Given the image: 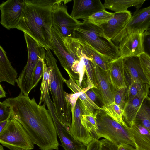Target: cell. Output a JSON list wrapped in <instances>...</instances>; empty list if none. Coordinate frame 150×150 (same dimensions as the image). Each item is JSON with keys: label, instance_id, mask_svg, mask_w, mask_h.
Masks as SVG:
<instances>
[{"label": "cell", "instance_id": "cell-1", "mask_svg": "<svg viewBox=\"0 0 150 150\" xmlns=\"http://www.w3.org/2000/svg\"><path fill=\"white\" fill-rule=\"evenodd\" d=\"M3 102L9 108L11 119L21 124L34 144L41 150H58L56 129L45 103L39 105L34 98L30 99L21 92L17 96Z\"/></svg>", "mask_w": 150, "mask_h": 150}, {"label": "cell", "instance_id": "cell-2", "mask_svg": "<svg viewBox=\"0 0 150 150\" xmlns=\"http://www.w3.org/2000/svg\"><path fill=\"white\" fill-rule=\"evenodd\" d=\"M58 0H25L16 29L28 35L45 49L51 50L52 11Z\"/></svg>", "mask_w": 150, "mask_h": 150}, {"label": "cell", "instance_id": "cell-3", "mask_svg": "<svg viewBox=\"0 0 150 150\" xmlns=\"http://www.w3.org/2000/svg\"><path fill=\"white\" fill-rule=\"evenodd\" d=\"M45 60L50 73V90L54 107L61 123L69 129L72 123L71 107L64 89V79L50 50L45 49Z\"/></svg>", "mask_w": 150, "mask_h": 150}, {"label": "cell", "instance_id": "cell-4", "mask_svg": "<svg viewBox=\"0 0 150 150\" xmlns=\"http://www.w3.org/2000/svg\"><path fill=\"white\" fill-rule=\"evenodd\" d=\"M83 20L75 29L74 38L88 44L109 62L120 57L118 47L106 37L101 28L87 19Z\"/></svg>", "mask_w": 150, "mask_h": 150}, {"label": "cell", "instance_id": "cell-5", "mask_svg": "<svg viewBox=\"0 0 150 150\" xmlns=\"http://www.w3.org/2000/svg\"><path fill=\"white\" fill-rule=\"evenodd\" d=\"M95 113L97 124L96 139L103 137L118 146L127 144L136 148L130 128L126 123L122 124L115 121L101 109Z\"/></svg>", "mask_w": 150, "mask_h": 150}, {"label": "cell", "instance_id": "cell-6", "mask_svg": "<svg viewBox=\"0 0 150 150\" xmlns=\"http://www.w3.org/2000/svg\"><path fill=\"white\" fill-rule=\"evenodd\" d=\"M24 36L27 48V61L16 82L21 92L28 96L33 89L32 80L35 70L39 60L45 59V49L27 34L24 33Z\"/></svg>", "mask_w": 150, "mask_h": 150}, {"label": "cell", "instance_id": "cell-7", "mask_svg": "<svg viewBox=\"0 0 150 150\" xmlns=\"http://www.w3.org/2000/svg\"><path fill=\"white\" fill-rule=\"evenodd\" d=\"M0 143L10 150H32L34 144L29 134L18 121L11 119L0 133Z\"/></svg>", "mask_w": 150, "mask_h": 150}, {"label": "cell", "instance_id": "cell-8", "mask_svg": "<svg viewBox=\"0 0 150 150\" xmlns=\"http://www.w3.org/2000/svg\"><path fill=\"white\" fill-rule=\"evenodd\" d=\"M71 0H58L53 6L52 27L64 37L74 38L75 29L81 23L69 15L66 4Z\"/></svg>", "mask_w": 150, "mask_h": 150}, {"label": "cell", "instance_id": "cell-9", "mask_svg": "<svg viewBox=\"0 0 150 150\" xmlns=\"http://www.w3.org/2000/svg\"><path fill=\"white\" fill-rule=\"evenodd\" d=\"M51 50L66 71L70 73L75 79H76L80 60L75 54L70 52L64 41V37L52 27Z\"/></svg>", "mask_w": 150, "mask_h": 150}, {"label": "cell", "instance_id": "cell-10", "mask_svg": "<svg viewBox=\"0 0 150 150\" xmlns=\"http://www.w3.org/2000/svg\"><path fill=\"white\" fill-rule=\"evenodd\" d=\"M44 102L52 117L57 135L65 150H86V145L76 139L70 133L68 128L63 125L57 115L50 98H46Z\"/></svg>", "mask_w": 150, "mask_h": 150}, {"label": "cell", "instance_id": "cell-11", "mask_svg": "<svg viewBox=\"0 0 150 150\" xmlns=\"http://www.w3.org/2000/svg\"><path fill=\"white\" fill-rule=\"evenodd\" d=\"M150 27V6L136 11L126 25L112 40L116 46L125 36L132 33H143Z\"/></svg>", "mask_w": 150, "mask_h": 150}, {"label": "cell", "instance_id": "cell-12", "mask_svg": "<svg viewBox=\"0 0 150 150\" xmlns=\"http://www.w3.org/2000/svg\"><path fill=\"white\" fill-rule=\"evenodd\" d=\"M93 69L97 88L91 89L95 93L102 106L109 105L114 101L116 89L112 85L108 74L95 62Z\"/></svg>", "mask_w": 150, "mask_h": 150}, {"label": "cell", "instance_id": "cell-13", "mask_svg": "<svg viewBox=\"0 0 150 150\" xmlns=\"http://www.w3.org/2000/svg\"><path fill=\"white\" fill-rule=\"evenodd\" d=\"M24 0H8L0 5L1 24L9 30L16 28L20 20Z\"/></svg>", "mask_w": 150, "mask_h": 150}, {"label": "cell", "instance_id": "cell-14", "mask_svg": "<svg viewBox=\"0 0 150 150\" xmlns=\"http://www.w3.org/2000/svg\"><path fill=\"white\" fill-rule=\"evenodd\" d=\"M125 77L127 88L133 82L149 85L143 71L139 56L123 58Z\"/></svg>", "mask_w": 150, "mask_h": 150}, {"label": "cell", "instance_id": "cell-15", "mask_svg": "<svg viewBox=\"0 0 150 150\" xmlns=\"http://www.w3.org/2000/svg\"><path fill=\"white\" fill-rule=\"evenodd\" d=\"M118 48L120 57L139 56L143 53V33L134 32L124 37L120 41Z\"/></svg>", "mask_w": 150, "mask_h": 150}, {"label": "cell", "instance_id": "cell-16", "mask_svg": "<svg viewBox=\"0 0 150 150\" xmlns=\"http://www.w3.org/2000/svg\"><path fill=\"white\" fill-rule=\"evenodd\" d=\"M100 0H74L70 15L74 19H88L94 13L105 10Z\"/></svg>", "mask_w": 150, "mask_h": 150}, {"label": "cell", "instance_id": "cell-17", "mask_svg": "<svg viewBox=\"0 0 150 150\" xmlns=\"http://www.w3.org/2000/svg\"><path fill=\"white\" fill-rule=\"evenodd\" d=\"M82 115L84 114L80 100L78 98L74 109V116L72 117L71 124L69 131L76 139L86 145L93 138L81 123V117Z\"/></svg>", "mask_w": 150, "mask_h": 150}, {"label": "cell", "instance_id": "cell-18", "mask_svg": "<svg viewBox=\"0 0 150 150\" xmlns=\"http://www.w3.org/2000/svg\"><path fill=\"white\" fill-rule=\"evenodd\" d=\"M132 16L131 12L128 10L115 12L111 19L98 26L102 29L106 37L112 41L128 23Z\"/></svg>", "mask_w": 150, "mask_h": 150}, {"label": "cell", "instance_id": "cell-19", "mask_svg": "<svg viewBox=\"0 0 150 150\" xmlns=\"http://www.w3.org/2000/svg\"><path fill=\"white\" fill-rule=\"evenodd\" d=\"M67 73L69 79L67 80L64 78V83L74 93L77 95L84 114L94 115L95 110H100L101 108L89 98L83 89L76 83L75 79L71 74L69 72Z\"/></svg>", "mask_w": 150, "mask_h": 150}, {"label": "cell", "instance_id": "cell-20", "mask_svg": "<svg viewBox=\"0 0 150 150\" xmlns=\"http://www.w3.org/2000/svg\"><path fill=\"white\" fill-rule=\"evenodd\" d=\"M149 88V84H145L135 96L125 103L123 117L129 126L135 123L137 113L144 100L148 96Z\"/></svg>", "mask_w": 150, "mask_h": 150}, {"label": "cell", "instance_id": "cell-21", "mask_svg": "<svg viewBox=\"0 0 150 150\" xmlns=\"http://www.w3.org/2000/svg\"><path fill=\"white\" fill-rule=\"evenodd\" d=\"M108 74L112 85L116 89L127 87L123 57L108 63Z\"/></svg>", "mask_w": 150, "mask_h": 150}, {"label": "cell", "instance_id": "cell-22", "mask_svg": "<svg viewBox=\"0 0 150 150\" xmlns=\"http://www.w3.org/2000/svg\"><path fill=\"white\" fill-rule=\"evenodd\" d=\"M16 70L12 66L3 47L0 46V82L15 85L18 77Z\"/></svg>", "mask_w": 150, "mask_h": 150}, {"label": "cell", "instance_id": "cell-23", "mask_svg": "<svg viewBox=\"0 0 150 150\" xmlns=\"http://www.w3.org/2000/svg\"><path fill=\"white\" fill-rule=\"evenodd\" d=\"M137 150H150V131L134 123L129 126Z\"/></svg>", "mask_w": 150, "mask_h": 150}, {"label": "cell", "instance_id": "cell-24", "mask_svg": "<svg viewBox=\"0 0 150 150\" xmlns=\"http://www.w3.org/2000/svg\"><path fill=\"white\" fill-rule=\"evenodd\" d=\"M146 0H105L103 4L105 9L115 12L127 11L128 8L134 7L136 11L139 10Z\"/></svg>", "mask_w": 150, "mask_h": 150}, {"label": "cell", "instance_id": "cell-25", "mask_svg": "<svg viewBox=\"0 0 150 150\" xmlns=\"http://www.w3.org/2000/svg\"><path fill=\"white\" fill-rule=\"evenodd\" d=\"M135 123L150 131V98L148 96L144 100L137 113Z\"/></svg>", "mask_w": 150, "mask_h": 150}, {"label": "cell", "instance_id": "cell-26", "mask_svg": "<svg viewBox=\"0 0 150 150\" xmlns=\"http://www.w3.org/2000/svg\"><path fill=\"white\" fill-rule=\"evenodd\" d=\"M101 108L102 110L114 120L120 123H126L123 119V110L114 102L107 106H102Z\"/></svg>", "mask_w": 150, "mask_h": 150}, {"label": "cell", "instance_id": "cell-27", "mask_svg": "<svg viewBox=\"0 0 150 150\" xmlns=\"http://www.w3.org/2000/svg\"><path fill=\"white\" fill-rule=\"evenodd\" d=\"M44 72L41 85L40 96L38 104L41 105L44 102L45 96L49 93L50 87V73L48 67L44 59L43 61Z\"/></svg>", "mask_w": 150, "mask_h": 150}, {"label": "cell", "instance_id": "cell-28", "mask_svg": "<svg viewBox=\"0 0 150 150\" xmlns=\"http://www.w3.org/2000/svg\"><path fill=\"white\" fill-rule=\"evenodd\" d=\"M81 122L83 126L91 134L93 138L96 139L97 124L96 113L93 115H82Z\"/></svg>", "mask_w": 150, "mask_h": 150}, {"label": "cell", "instance_id": "cell-29", "mask_svg": "<svg viewBox=\"0 0 150 150\" xmlns=\"http://www.w3.org/2000/svg\"><path fill=\"white\" fill-rule=\"evenodd\" d=\"M114 13L105 9L94 13L87 20L89 22L98 26L108 22L112 17Z\"/></svg>", "mask_w": 150, "mask_h": 150}, {"label": "cell", "instance_id": "cell-30", "mask_svg": "<svg viewBox=\"0 0 150 150\" xmlns=\"http://www.w3.org/2000/svg\"><path fill=\"white\" fill-rule=\"evenodd\" d=\"M145 84H143L139 82H133L131 83L128 88L125 103L135 96Z\"/></svg>", "mask_w": 150, "mask_h": 150}, {"label": "cell", "instance_id": "cell-31", "mask_svg": "<svg viewBox=\"0 0 150 150\" xmlns=\"http://www.w3.org/2000/svg\"><path fill=\"white\" fill-rule=\"evenodd\" d=\"M144 74L149 83L150 87V57L143 52L139 56Z\"/></svg>", "mask_w": 150, "mask_h": 150}, {"label": "cell", "instance_id": "cell-32", "mask_svg": "<svg viewBox=\"0 0 150 150\" xmlns=\"http://www.w3.org/2000/svg\"><path fill=\"white\" fill-rule=\"evenodd\" d=\"M44 59H41L39 60L35 70L32 80L33 89L37 86L40 80L43 76L44 72L43 61Z\"/></svg>", "mask_w": 150, "mask_h": 150}, {"label": "cell", "instance_id": "cell-33", "mask_svg": "<svg viewBox=\"0 0 150 150\" xmlns=\"http://www.w3.org/2000/svg\"><path fill=\"white\" fill-rule=\"evenodd\" d=\"M127 87L116 90L114 102L123 110L125 103V99L127 93Z\"/></svg>", "mask_w": 150, "mask_h": 150}, {"label": "cell", "instance_id": "cell-34", "mask_svg": "<svg viewBox=\"0 0 150 150\" xmlns=\"http://www.w3.org/2000/svg\"><path fill=\"white\" fill-rule=\"evenodd\" d=\"M143 52L150 57V31L146 30L143 33Z\"/></svg>", "mask_w": 150, "mask_h": 150}, {"label": "cell", "instance_id": "cell-35", "mask_svg": "<svg viewBox=\"0 0 150 150\" xmlns=\"http://www.w3.org/2000/svg\"><path fill=\"white\" fill-rule=\"evenodd\" d=\"M101 150H118V145L106 139L100 141Z\"/></svg>", "mask_w": 150, "mask_h": 150}, {"label": "cell", "instance_id": "cell-36", "mask_svg": "<svg viewBox=\"0 0 150 150\" xmlns=\"http://www.w3.org/2000/svg\"><path fill=\"white\" fill-rule=\"evenodd\" d=\"M10 116L8 107L3 102H0V122L4 121Z\"/></svg>", "mask_w": 150, "mask_h": 150}, {"label": "cell", "instance_id": "cell-37", "mask_svg": "<svg viewBox=\"0 0 150 150\" xmlns=\"http://www.w3.org/2000/svg\"><path fill=\"white\" fill-rule=\"evenodd\" d=\"M86 146V150H101L100 141L95 138H93Z\"/></svg>", "mask_w": 150, "mask_h": 150}, {"label": "cell", "instance_id": "cell-38", "mask_svg": "<svg viewBox=\"0 0 150 150\" xmlns=\"http://www.w3.org/2000/svg\"><path fill=\"white\" fill-rule=\"evenodd\" d=\"M118 150H137L136 149L129 144H122L118 146Z\"/></svg>", "mask_w": 150, "mask_h": 150}, {"label": "cell", "instance_id": "cell-39", "mask_svg": "<svg viewBox=\"0 0 150 150\" xmlns=\"http://www.w3.org/2000/svg\"><path fill=\"white\" fill-rule=\"evenodd\" d=\"M85 93L89 98L95 103L97 99H98L95 93L91 89L87 91Z\"/></svg>", "mask_w": 150, "mask_h": 150}, {"label": "cell", "instance_id": "cell-40", "mask_svg": "<svg viewBox=\"0 0 150 150\" xmlns=\"http://www.w3.org/2000/svg\"><path fill=\"white\" fill-rule=\"evenodd\" d=\"M11 119L10 115L6 119L0 122V133L6 127Z\"/></svg>", "mask_w": 150, "mask_h": 150}, {"label": "cell", "instance_id": "cell-41", "mask_svg": "<svg viewBox=\"0 0 150 150\" xmlns=\"http://www.w3.org/2000/svg\"><path fill=\"white\" fill-rule=\"evenodd\" d=\"M6 93L4 89L1 84H0V98L6 97Z\"/></svg>", "mask_w": 150, "mask_h": 150}, {"label": "cell", "instance_id": "cell-42", "mask_svg": "<svg viewBox=\"0 0 150 150\" xmlns=\"http://www.w3.org/2000/svg\"><path fill=\"white\" fill-rule=\"evenodd\" d=\"M3 146L2 145H0V150H4Z\"/></svg>", "mask_w": 150, "mask_h": 150}, {"label": "cell", "instance_id": "cell-43", "mask_svg": "<svg viewBox=\"0 0 150 150\" xmlns=\"http://www.w3.org/2000/svg\"><path fill=\"white\" fill-rule=\"evenodd\" d=\"M147 30L150 31V27Z\"/></svg>", "mask_w": 150, "mask_h": 150}, {"label": "cell", "instance_id": "cell-44", "mask_svg": "<svg viewBox=\"0 0 150 150\" xmlns=\"http://www.w3.org/2000/svg\"><path fill=\"white\" fill-rule=\"evenodd\" d=\"M149 98H150V94H149Z\"/></svg>", "mask_w": 150, "mask_h": 150}]
</instances>
